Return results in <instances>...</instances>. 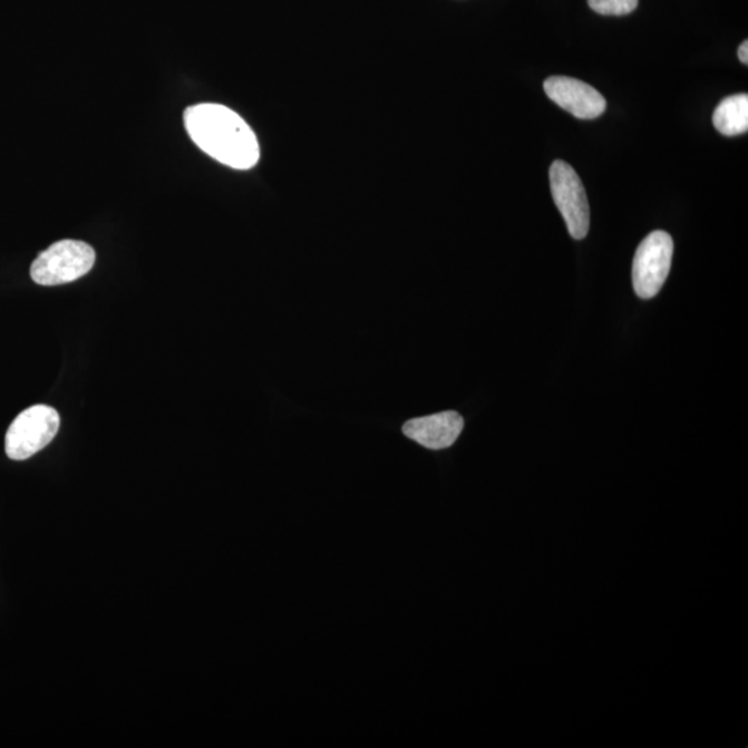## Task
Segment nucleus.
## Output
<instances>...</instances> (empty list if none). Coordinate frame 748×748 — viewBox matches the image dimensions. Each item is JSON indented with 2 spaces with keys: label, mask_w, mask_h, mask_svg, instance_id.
I'll list each match as a JSON object with an SVG mask.
<instances>
[{
  "label": "nucleus",
  "mask_w": 748,
  "mask_h": 748,
  "mask_svg": "<svg viewBox=\"0 0 748 748\" xmlns=\"http://www.w3.org/2000/svg\"><path fill=\"white\" fill-rule=\"evenodd\" d=\"M187 134L210 157L233 169H251L260 159L253 129L239 114L222 105L203 103L185 111Z\"/></svg>",
  "instance_id": "obj_1"
},
{
  "label": "nucleus",
  "mask_w": 748,
  "mask_h": 748,
  "mask_svg": "<svg viewBox=\"0 0 748 748\" xmlns=\"http://www.w3.org/2000/svg\"><path fill=\"white\" fill-rule=\"evenodd\" d=\"M96 253L78 240H61L38 255L31 266L32 281L41 285L71 283L93 270Z\"/></svg>",
  "instance_id": "obj_2"
},
{
  "label": "nucleus",
  "mask_w": 748,
  "mask_h": 748,
  "mask_svg": "<svg viewBox=\"0 0 748 748\" xmlns=\"http://www.w3.org/2000/svg\"><path fill=\"white\" fill-rule=\"evenodd\" d=\"M60 428V416L48 405H36L21 412L6 433V455L11 460H26L54 441Z\"/></svg>",
  "instance_id": "obj_3"
},
{
  "label": "nucleus",
  "mask_w": 748,
  "mask_h": 748,
  "mask_svg": "<svg viewBox=\"0 0 748 748\" xmlns=\"http://www.w3.org/2000/svg\"><path fill=\"white\" fill-rule=\"evenodd\" d=\"M673 240L667 232L655 231L639 244L632 265L633 289L639 299L650 300L660 293L670 275Z\"/></svg>",
  "instance_id": "obj_4"
},
{
  "label": "nucleus",
  "mask_w": 748,
  "mask_h": 748,
  "mask_svg": "<svg viewBox=\"0 0 748 748\" xmlns=\"http://www.w3.org/2000/svg\"><path fill=\"white\" fill-rule=\"evenodd\" d=\"M550 179L553 202L561 211L571 237L585 239L590 232L591 211L579 174L570 164L556 159L551 165Z\"/></svg>",
  "instance_id": "obj_5"
},
{
  "label": "nucleus",
  "mask_w": 748,
  "mask_h": 748,
  "mask_svg": "<svg viewBox=\"0 0 748 748\" xmlns=\"http://www.w3.org/2000/svg\"><path fill=\"white\" fill-rule=\"evenodd\" d=\"M551 100L580 119H595L606 111L608 101L591 85L570 77H551L544 84Z\"/></svg>",
  "instance_id": "obj_6"
},
{
  "label": "nucleus",
  "mask_w": 748,
  "mask_h": 748,
  "mask_svg": "<svg viewBox=\"0 0 748 748\" xmlns=\"http://www.w3.org/2000/svg\"><path fill=\"white\" fill-rule=\"evenodd\" d=\"M465 420L454 410L409 420L404 425V434L421 447L439 450L453 447L464 430Z\"/></svg>",
  "instance_id": "obj_7"
},
{
  "label": "nucleus",
  "mask_w": 748,
  "mask_h": 748,
  "mask_svg": "<svg viewBox=\"0 0 748 748\" xmlns=\"http://www.w3.org/2000/svg\"><path fill=\"white\" fill-rule=\"evenodd\" d=\"M713 127L725 136H738L748 130V96L727 97L719 103L712 117Z\"/></svg>",
  "instance_id": "obj_8"
},
{
  "label": "nucleus",
  "mask_w": 748,
  "mask_h": 748,
  "mask_svg": "<svg viewBox=\"0 0 748 748\" xmlns=\"http://www.w3.org/2000/svg\"><path fill=\"white\" fill-rule=\"evenodd\" d=\"M587 4L602 16H626L637 10L639 0H587Z\"/></svg>",
  "instance_id": "obj_9"
},
{
  "label": "nucleus",
  "mask_w": 748,
  "mask_h": 748,
  "mask_svg": "<svg viewBox=\"0 0 748 748\" xmlns=\"http://www.w3.org/2000/svg\"><path fill=\"white\" fill-rule=\"evenodd\" d=\"M739 59L744 65H748V42L745 41L744 43L740 45L739 51Z\"/></svg>",
  "instance_id": "obj_10"
}]
</instances>
